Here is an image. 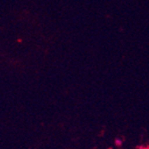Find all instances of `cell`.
Wrapping results in <instances>:
<instances>
[{
	"instance_id": "obj_1",
	"label": "cell",
	"mask_w": 149,
	"mask_h": 149,
	"mask_svg": "<svg viewBox=\"0 0 149 149\" xmlns=\"http://www.w3.org/2000/svg\"><path fill=\"white\" fill-rule=\"evenodd\" d=\"M114 142H115V145L117 146H120L121 145H123V140H121L120 139H116Z\"/></svg>"
},
{
	"instance_id": "obj_2",
	"label": "cell",
	"mask_w": 149,
	"mask_h": 149,
	"mask_svg": "<svg viewBox=\"0 0 149 149\" xmlns=\"http://www.w3.org/2000/svg\"><path fill=\"white\" fill-rule=\"evenodd\" d=\"M142 149H149V147H145V148H142Z\"/></svg>"
}]
</instances>
